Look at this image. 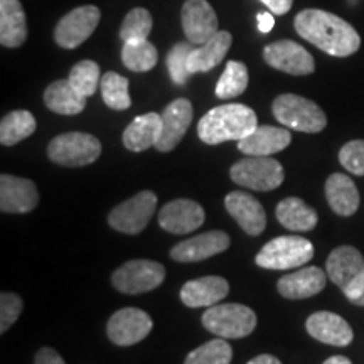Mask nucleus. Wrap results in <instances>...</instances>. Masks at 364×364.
<instances>
[{
	"instance_id": "nucleus-27",
	"label": "nucleus",
	"mask_w": 364,
	"mask_h": 364,
	"mask_svg": "<svg viewBox=\"0 0 364 364\" xmlns=\"http://www.w3.org/2000/svg\"><path fill=\"white\" fill-rule=\"evenodd\" d=\"M326 198L332 211L339 216H353L359 208V193L353 179L346 174H332L326 181Z\"/></svg>"
},
{
	"instance_id": "nucleus-41",
	"label": "nucleus",
	"mask_w": 364,
	"mask_h": 364,
	"mask_svg": "<svg viewBox=\"0 0 364 364\" xmlns=\"http://www.w3.org/2000/svg\"><path fill=\"white\" fill-rule=\"evenodd\" d=\"M36 364H66L65 359L61 358V354H58L51 348H43L39 349L36 354Z\"/></svg>"
},
{
	"instance_id": "nucleus-34",
	"label": "nucleus",
	"mask_w": 364,
	"mask_h": 364,
	"mask_svg": "<svg viewBox=\"0 0 364 364\" xmlns=\"http://www.w3.org/2000/svg\"><path fill=\"white\" fill-rule=\"evenodd\" d=\"M231 358H233V349L220 338L191 351L184 364H230Z\"/></svg>"
},
{
	"instance_id": "nucleus-8",
	"label": "nucleus",
	"mask_w": 364,
	"mask_h": 364,
	"mask_svg": "<svg viewBox=\"0 0 364 364\" xmlns=\"http://www.w3.org/2000/svg\"><path fill=\"white\" fill-rule=\"evenodd\" d=\"M166 279V268L152 260H132L113 272L112 284L118 292L136 295L157 289Z\"/></svg>"
},
{
	"instance_id": "nucleus-5",
	"label": "nucleus",
	"mask_w": 364,
	"mask_h": 364,
	"mask_svg": "<svg viewBox=\"0 0 364 364\" xmlns=\"http://www.w3.org/2000/svg\"><path fill=\"white\" fill-rule=\"evenodd\" d=\"M314 257L312 243L302 236H279L268 241L255 262L267 270H290L304 267Z\"/></svg>"
},
{
	"instance_id": "nucleus-36",
	"label": "nucleus",
	"mask_w": 364,
	"mask_h": 364,
	"mask_svg": "<svg viewBox=\"0 0 364 364\" xmlns=\"http://www.w3.org/2000/svg\"><path fill=\"white\" fill-rule=\"evenodd\" d=\"M150 33H152V16L147 9L142 7L132 9L120 26V39L124 43L125 41L147 39Z\"/></svg>"
},
{
	"instance_id": "nucleus-26",
	"label": "nucleus",
	"mask_w": 364,
	"mask_h": 364,
	"mask_svg": "<svg viewBox=\"0 0 364 364\" xmlns=\"http://www.w3.org/2000/svg\"><path fill=\"white\" fill-rule=\"evenodd\" d=\"M162 134V115L145 113L136 117L124 132V145L132 152H144L156 147Z\"/></svg>"
},
{
	"instance_id": "nucleus-7",
	"label": "nucleus",
	"mask_w": 364,
	"mask_h": 364,
	"mask_svg": "<svg viewBox=\"0 0 364 364\" xmlns=\"http://www.w3.org/2000/svg\"><path fill=\"white\" fill-rule=\"evenodd\" d=\"M231 181L238 186L252 191L277 189L285 179L284 167L279 161L270 157H253L248 156L243 161H238L230 171Z\"/></svg>"
},
{
	"instance_id": "nucleus-15",
	"label": "nucleus",
	"mask_w": 364,
	"mask_h": 364,
	"mask_svg": "<svg viewBox=\"0 0 364 364\" xmlns=\"http://www.w3.org/2000/svg\"><path fill=\"white\" fill-rule=\"evenodd\" d=\"M193 122V105L189 100L177 98L162 112V134L156 145L159 152L174 150Z\"/></svg>"
},
{
	"instance_id": "nucleus-11",
	"label": "nucleus",
	"mask_w": 364,
	"mask_h": 364,
	"mask_svg": "<svg viewBox=\"0 0 364 364\" xmlns=\"http://www.w3.org/2000/svg\"><path fill=\"white\" fill-rule=\"evenodd\" d=\"M263 59L268 66L294 76L311 75L316 70L312 54L304 46L289 39H282L265 46Z\"/></svg>"
},
{
	"instance_id": "nucleus-32",
	"label": "nucleus",
	"mask_w": 364,
	"mask_h": 364,
	"mask_svg": "<svg viewBox=\"0 0 364 364\" xmlns=\"http://www.w3.org/2000/svg\"><path fill=\"white\" fill-rule=\"evenodd\" d=\"M100 86H102V97L107 107L113 110L130 108L132 98L129 93V80L115 71H108L102 76Z\"/></svg>"
},
{
	"instance_id": "nucleus-38",
	"label": "nucleus",
	"mask_w": 364,
	"mask_h": 364,
	"mask_svg": "<svg viewBox=\"0 0 364 364\" xmlns=\"http://www.w3.org/2000/svg\"><path fill=\"white\" fill-rule=\"evenodd\" d=\"M339 162L351 174L364 176V140H351L341 149Z\"/></svg>"
},
{
	"instance_id": "nucleus-29",
	"label": "nucleus",
	"mask_w": 364,
	"mask_h": 364,
	"mask_svg": "<svg viewBox=\"0 0 364 364\" xmlns=\"http://www.w3.org/2000/svg\"><path fill=\"white\" fill-rule=\"evenodd\" d=\"M275 213L280 225L290 231H311L318 221L317 213L300 198H285Z\"/></svg>"
},
{
	"instance_id": "nucleus-6",
	"label": "nucleus",
	"mask_w": 364,
	"mask_h": 364,
	"mask_svg": "<svg viewBox=\"0 0 364 364\" xmlns=\"http://www.w3.org/2000/svg\"><path fill=\"white\" fill-rule=\"evenodd\" d=\"M102 154V144L97 136L81 132L58 135L48 147V156L53 162L66 167H83L93 164Z\"/></svg>"
},
{
	"instance_id": "nucleus-14",
	"label": "nucleus",
	"mask_w": 364,
	"mask_h": 364,
	"mask_svg": "<svg viewBox=\"0 0 364 364\" xmlns=\"http://www.w3.org/2000/svg\"><path fill=\"white\" fill-rule=\"evenodd\" d=\"M39 194L33 181L2 174L0 177V209L9 215H22L38 206Z\"/></svg>"
},
{
	"instance_id": "nucleus-37",
	"label": "nucleus",
	"mask_w": 364,
	"mask_h": 364,
	"mask_svg": "<svg viewBox=\"0 0 364 364\" xmlns=\"http://www.w3.org/2000/svg\"><path fill=\"white\" fill-rule=\"evenodd\" d=\"M193 49V43H179L167 54V70H169L171 78L176 85H184L191 76L188 70V59Z\"/></svg>"
},
{
	"instance_id": "nucleus-13",
	"label": "nucleus",
	"mask_w": 364,
	"mask_h": 364,
	"mask_svg": "<svg viewBox=\"0 0 364 364\" xmlns=\"http://www.w3.org/2000/svg\"><path fill=\"white\" fill-rule=\"evenodd\" d=\"M181 22L186 38L194 46L204 44L220 31L218 16L208 0H186L181 11Z\"/></svg>"
},
{
	"instance_id": "nucleus-19",
	"label": "nucleus",
	"mask_w": 364,
	"mask_h": 364,
	"mask_svg": "<svg viewBox=\"0 0 364 364\" xmlns=\"http://www.w3.org/2000/svg\"><path fill=\"white\" fill-rule=\"evenodd\" d=\"M292 142V135L287 129L272 125H258L252 134L238 142L240 152L253 157H270L282 152Z\"/></svg>"
},
{
	"instance_id": "nucleus-9",
	"label": "nucleus",
	"mask_w": 364,
	"mask_h": 364,
	"mask_svg": "<svg viewBox=\"0 0 364 364\" xmlns=\"http://www.w3.org/2000/svg\"><path fill=\"white\" fill-rule=\"evenodd\" d=\"M157 206V196L152 191H142L129 201L118 204L112 209L108 223L113 230L127 235H136L149 225Z\"/></svg>"
},
{
	"instance_id": "nucleus-28",
	"label": "nucleus",
	"mask_w": 364,
	"mask_h": 364,
	"mask_svg": "<svg viewBox=\"0 0 364 364\" xmlns=\"http://www.w3.org/2000/svg\"><path fill=\"white\" fill-rule=\"evenodd\" d=\"M44 103L59 115H78L85 110L86 97L75 90L70 80H58L46 88Z\"/></svg>"
},
{
	"instance_id": "nucleus-33",
	"label": "nucleus",
	"mask_w": 364,
	"mask_h": 364,
	"mask_svg": "<svg viewBox=\"0 0 364 364\" xmlns=\"http://www.w3.org/2000/svg\"><path fill=\"white\" fill-rule=\"evenodd\" d=\"M248 86V70L243 63L228 61L220 81L216 85L218 98H235L240 97Z\"/></svg>"
},
{
	"instance_id": "nucleus-18",
	"label": "nucleus",
	"mask_w": 364,
	"mask_h": 364,
	"mask_svg": "<svg viewBox=\"0 0 364 364\" xmlns=\"http://www.w3.org/2000/svg\"><path fill=\"white\" fill-rule=\"evenodd\" d=\"M230 247V238L223 231H208L182 243H177L171 250L172 260L176 262H203L209 257L226 252Z\"/></svg>"
},
{
	"instance_id": "nucleus-31",
	"label": "nucleus",
	"mask_w": 364,
	"mask_h": 364,
	"mask_svg": "<svg viewBox=\"0 0 364 364\" xmlns=\"http://www.w3.org/2000/svg\"><path fill=\"white\" fill-rule=\"evenodd\" d=\"M159 53L156 46H152L147 39L125 41L122 48V63L127 70L134 73L150 71L157 65Z\"/></svg>"
},
{
	"instance_id": "nucleus-2",
	"label": "nucleus",
	"mask_w": 364,
	"mask_h": 364,
	"mask_svg": "<svg viewBox=\"0 0 364 364\" xmlns=\"http://www.w3.org/2000/svg\"><path fill=\"white\" fill-rule=\"evenodd\" d=\"M258 127V118L247 105L228 103L213 108L198 124V135L204 144L218 145L243 140Z\"/></svg>"
},
{
	"instance_id": "nucleus-1",
	"label": "nucleus",
	"mask_w": 364,
	"mask_h": 364,
	"mask_svg": "<svg viewBox=\"0 0 364 364\" xmlns=\"http://www.w3.org/2000/svg\"><path fill=\"white\" fill-rule=\"evenodd\" d=\"M294 27L300 38L331 56L348 58L361 48L356 29L336 14L306 9L295 16Z\"/></svg>"
},
{
	"instance_id": "nucleus-4",
	"label": "nucleus",
	"mask_w": 364,
	"mask_h": 364,
	"mask_svg": "<svg viewBox=\"0 0 364 364\" xmlns=\"http://www.w3.org/2000/svg\"><path fill=\"white\" fill-rule=\"evenodd\" d=\"M203 326L223 339L247 338L257 327V316L252 309L241 304H216L208 307Z\"/></svg>"
},
{
	"instance_id": "nucleus-45",
	"label": "nucleus",
	"mask_w": 364,
	"mask_h": 364,
	"mask_svg": "<svg viewBox=\"0 0 364 364\" xmlns=\"http://www.w3.org/2000/svg\"><path fill=\"white\" fill-rule=\"evenodd\" d=\"M324 364H353V363H351V359H348L344 356H332L327 359Z\"/></svg>"
},
{
	"instance_id": "nucleus-22",
	"label": "nucleus",
	"mask_w": 364,
	"mask_h": 364,
	"mask_svg": "<svg viewBox=\"0 0 364 364\" xmlns=\"http://www.w3.org/2000/svg\"><path fill=\"white\" fill-rule=\"evenodd\" d=\"M228 292H230V285L223 277L209 275L188 282L181 289V300L184 306L193 309L213 307L225 299Z\"/></svg>"
},
{
	"instance_id": "nucleus-3",
	"label": "nucleus",
	"mask_w": 364,
	"mask_h": 364,
	"mask_svg": "<svg viewBox=\"0 0 364 364\" xmlns=\"http://www.w3.org/2000/svg\"><path fill=\"white\" fill-rule=\"evenodd\" d=\"M273 115L282 125L304 134H318L326 129L327 117L322 108L299 95L285 93L273 102Z\"/></svg>"
},
{
	"instance_id": "nucleus-35",
	"label": "nucleus",
	"mask_w": 364,
	"mask_h": 364,
	"mask_svg": "<svg viewBox=\"0 0 364 364\" xmlns=\"http://www.w3.org/2000/svg\"><path fill=\"white\" fill-rule=\"evenodd\" d=\"M68 80L83 97H93L97 93L100 81H102V78H100V66L95 61L85 59V61H80L78 65L73 66Z\"/></svg>"
},
{
	"instance_id": "nucleus-44",
	"label": "nucleus",
	"mask_w": 364,
	"mask_h": 364,
	"mask_svg": "<svg viewBox=\"0 0 364 364\" xmlns=\"http://www.w3.org/2000/svg\"><path fill=\"white\" fill-rule=\"evenodd\" d=\"M248 364H282L275 356H270V354H260V356L253 358Z\"/></svg>"
},
{
	"instance_id": "nucleus-39",
	"label": "nucleus",
	"mask_w": 364,
	"mask_h": 364,
	"mask_svg": "<svg viewBox=\"0 0 364 364\" xmlns=\"http://www.w3.org/2000/svg\"><path fill=\"white\" fill-rule=\"evenodd\" d=\"M22 312V299L19 295L4 292L0 295V332H6Z\"/></svg>"
},
{
	"instance_id": "nucleus-25",
	"label": "nucleus",
	"mask_w": 364,
	"mask_h": 364,
	"mask_svg": "<svg viewBox=\"0 0 364 364\" xmlns=\"http://www.w3.org/2000/svg\"><path fill=\"white\" fill-rule=\"evenodd\" d=\"M27 39V21L21 0H0V44L19 48Z\"/></svg>"
},
{
	"instance_id": "nucleus-21",
	"label": "nucleus",
	"mask_w": 364,
	"mask_h": 364,
	"mask_svg": "<svg viewBox=\"0 0 364 364\" xmlns=\"http://www.w3.org/2000/svg\"><path fill=\"white\" fill-rule=\"evenodd\" d=\"M327 277L341 287V290L348 289L364 270V257L359 250L349 245L332 250L326 263Z\"/></svg>"
},
{
	"instance_id": "nucleus-30",
	"label": "nucleus",
	"mask_w": 364,
	"mask_h": 364,
	"mask_svg": "<svg viewBox=\"0 0 364 364\" xmlns=\"http://www.w3.org/2000/svg\"><path fill=\"white\" fill-rule=\"evenodd\" d=\"M36 118L27 110H16L6 115L0 122V144L11 147L26 140L36 132Z\"/></svg>"
},
{
	"instance_id": "nucleus-16",
	"label": "nucleus",
	"mask_w": 364,
	"mask_h": 364,
	"mask_svg": "<svg viewBox=\"0 0 364 364\" xmlns=\"http://www.w3.org/2000/svg\"><path fill=\"white\" fill-rule=\"evenodd\" d=\"M201 204L191 199H176L167 203L159 213V225L172 235H184L196 231L204 223Z\"/></svg>"
},
{
	"instance_id": "nucleus-10",
	"label": "nucleus",
	"mask_w": 364,
	"mask_h": 364,
	"mask_svg": "<svg viewBox=\"0 0 364 364\" xmlns=\"http://www.w3.org/2000/svg\"><path fill=\"white\" fill-rule=\"evenodd\" d=\"M102 19V12L97 6H81L68 12L54 29V41L63 49H76L85 43Z\"/></svg>"
},
{
	"instance_id": "nucleus-17",
	"label": "nucleus",
	"mask_w": 364,
	"mask_h": 364,
	"mask_svg": "<svg viewBox=\"0 0 364 364\" xmlns=\"http://www.w3.org/2000/svg\"><path fill=\"white\" fill-rule=\"evenodd\" d=\"M226 211L233 216V220L241 226L245 233L258 236L263 233L267 226V215L262 203L252 194L235 191L230 193L225 199Z\"/></svg>"
},
{
	"instance_id": "nucleus-24",
	"label": "nucleus",
	"mask_w": 364,
	"mask_h": 364,
	"mask_svg": "<svg viewBox=\"0 0 364 364\" xmlns=\"http://www.w3.org/2000/svg\"><path fill=\"white\" fill-rule=\"evenodd\" d=\"M231 43H233V38L228 31H218L211 39L199 46V48H194L188 59V70L191 75L206 73L216 68L230 51Z\"/></svg>"
},
{
	"instance_id": "nucleus-12",
	"label": "nucleus",
	"mask_w": 364,
	"mask_h": 364,
	"mask_svg": "<svg viewBox=\"0 0 364 364\" xmlns=\"http://www.w3.org/2000/svg\"><path fill=\"white\" fill-rule=\"evenodd\" d=\"M152 318L140 309L127 307L113 314L108 321V338L117 346H134L152 331Z\"/></svg>"
},
{
	"instance_id": "nucleus-20",
	"label": "nucleus",
	"mask_w": 364,
	"mask_h": 364,
	"mask_svg": "<svg viewBox=\"0 0 364 364\" xmlns=\"http://www.w3.org/2000/svg\"><path fill=\"white\" fill-rule=\"evenodd\" d=\"M307 332L314 339L321 341L324 344L338 346H349L353 343L354 332L351 326L344 321L338 314L332 312H316L307 318Z\"/></svg>"
},
{
	"instance_id": "nucleus-40",
	"label": "nucleus",
	"mask_w": 364,
	"mask_h": 364,
	"mask_svg": "<svg viewBox=\"0 0 364 364\" xmlns=\"http://www.w3.org/2000/svg\"><path fill=\"white\" fill-rule=\"evenodd\" d=\"M343 292L346 297H348V300H351L353 304L364 307V270L361 275H359L358 279L348 287V289L343 290Z\"/></svg>"
},
{
	"instance_id": "nucleus-43",
	"label": "nucleus",
	"mask_w": 364,
	"mask_h": 364,
	"mask_svg": "<svg viewBox=\"0 0 364 364\" xmlns=\"http://www.w3.org/2000/svg\"><path fill=\"white\" fill-rule=\"evenodd\" d=\"M258 21V31L263 34H268L275 26V19H273V14L272 12H260L257 16Z\"/></svg>"
},
{
	"instance_id": "nucleus-23",
	"label": "nucleus",
	"mask_w": 364,
	"mask_h": 364,
	"mask_svg": "<svg viewBox=\"0 0 364 364\" xmlns=\"http://www.w3.org/2000/svg\"><path fill=\"white\" fill-rule=\"evenodd\" d=\"M327 273L317 267H306L302 270L289 273L279 280V292L282 297L290 300L309 299L312 295L322 292L326 287Z\"/></svg>"
},
{
	"instance_id": "nucleus-42",
	"label": "nucleus",
	"mask_w": 364,
	"mask_h": 364,
	"mask_svg": "<svg viewBox=\"0 0 364 364\" xmlns=\"http://www.w3.org/2000/svg\"><path fill=\"white\" fill-rule=\"evenodd\" d=\"M260 2L265 4L268 11L277 16H285L294 6V0H260Z\"/></svg>"
}]
</instances>
